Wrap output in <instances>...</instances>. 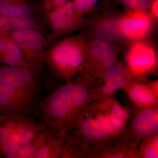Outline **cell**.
I'll use <instances>...</instances> for the list:
<instances>
[{"instance_id":"1","label":"cell","mask_w":158,"mask_h":158,"mask_svg":"<svg viewBox=\"0 0 158 158\" xmlns=\"http://www.w3.org/2000/svg\"><path fill=\"white\" fill-rule=\"evenodd\" d=\"M128 122L124 108L114 96L94 100L79 115L64 138L79 158H94L121 137Z\"/></svg>"},{"instance_id":"2","label":"cell","mask_w":158,"mask_h":158,"mask_svg":"<svg viewBox=\"0 0 158 158\" xmlns=\"http://www.w3.org/2000/svg\"><path fill=\"white\" fill-rule=\"evenodd\" d=\"M85 71L53 91L40 104V124L48 131L62 137L73 127L85 108L95 100L101 84Z\"/></svg>"},{"instance_id":"3","label":"cell","mask_w":158,"mask_h":158,"mask_svg":"<svg viewBox=\"0 0 158 158\" xmlns=\"http://www.w3.org/2000/svg\"><path fill=\"white\" fill-rule=\"evenodd\" d=\"M124 12L114 0H103L85 18L81 35L86 40L96 39L122 44L127 41L123 28Z\"/></svg>"},{"instance_id":"4","label":"cell","mask_w":158,"mask_h":158,"mask_svg":"<svg viewBox=\"0 0 158 158\" xmlns=\"http://www.w3.org/2000/svg\"><path fill=\"white\" fill-rule=\"evenodd\" d=\"M87 40L81 34L59 40L47 54L46 60L59 78L71 81L84 69Z\"/></svg>"},{"instance_id":"5","label":"cell","mask_w":158,"mask_h":158,"mask_svg":"<svg viewBox=\"0 0 158 158\" xmlns=\"http://www.w3.org/2000/svg\"><path fill=\"white\" fill-rule=\"evenodd\" d=\"M122 50L121 44L96 39L87 40L84 71L94 78H101L118 62Z\"/></svg>"},{"instance_id":"6","label":"cell","mask_w":158,"mask_h":158,"mask_svg":"<svg viewBox=\"0 0 158 158\" xmlns=\"http://www.w3.org/2000/svg\"><path fill=\"white\" fill-rule=\"evenodd\" d=\"M133 107L122 137L131 145L138 148L142 140L158 134V105L143 109Z\"/></svg>"},{"instance_id":"7","label":"cell","mask_w":158,"mask_h":158,"mask_svg":"<svg viewBox=\"0 0 158 158\" xmlns=\"http://www.w3.org/2000/svg\"><path fill=\"white\" fill-rule=\"evenodd\" d=\"M124 56L123 64L134 73L147 78L158 68L156 50L145 40L131 42Z\"/></svg>"},{"instance_id":"8","label":"cell","mask_w":158,"mask_h":158,"mask_svg":"<svg viewBox=\"0 0 158 158\" xmlns=\"http://www.w3.org/2000/svg\"><path fill=\"white\" fill-rule=\"evenodd\" d=\"M35 99L14 87L0 82V112L9 116H27L32 111Z\"/></svg>"},{"instance_id":"9","label":"cell","mask_w":158,"mask_h":158,"mask_svg":"<svg viewBox=\"0 0 158 158\" xmlns=\"http://www.w3.org/2000/svg\"><path fill=\"white\" fill-rule=\"evenodd\" d=\"M155 21L147 10L125 9L123 28L127 41L145 40L152 31Z\"/></svg>"},{"instance_id":"10","label":"cell","mask_w":158,"mask_h":158,"mask_svg":"<svg viewBox=\"0 0 158 158\" xmlns=\"http://www.w3.org/2000/svg\"><path fill=\"white\" fill-rule=\"evenodd\" d=\"M49 19L51 28L57 36L65 35L80 29L85 25V18L78 15L72 1L51 10Z\"/></svg>"},{"instance_id":"11","label":"cell","mask_w":158,"mask_h":158,"mask_svg":"<svg viewBox=\"0 0 158 158\" xmlns=\"http://www.w3.org/2000/svg\"><path fill=\"white\" fill-rule=\"evenodd\" d=\"M0 82L10 85L34 99L39 90L34 74L27 67L9 65L1 67Z\"/></svg>"},{"instance_id":"12","label":"cell","mask_w":158,"mask_h":158,"mask_svg":"<svg viewBox=\"0 0 158 158\" xmlns=\"http://www.w3.org/2000/svg\"><path fill=\"white\" fill-rule=\"evenodd\" d=\"M3 125L20 145L31 142L44 129L42 126L26 116H9Z\"/></svg>"},{"instance_id":"13","label":"cell","mask_w":158,"mask_h":158,"mask_svg":"<svg viewBox=\"0 0 158 158\" xmlns=\"http://www.w3.org/2000/svg\"><path fill=\"white\" fill-rule=\"evenodd\" d=\"M123 90L134 107L143 109L158 105V95L152 90L146 81L131 82Z\"/></svg>"},{"instance_id":"14","label":"cell","mask_w":158,"mask_h":158,"mask_svg":"<svg viewBox=\"0 0 158 158\" xmlns=\"http://www.w3.org/2000/svg\"><path fill=\"white\" fill-rule=\"evenodd\" d=\"M10 37L30 59H32L33 54L39 52L45 45V39L42 34L34 28L12 31Z\"/></svg>"},{"instance_id":"15","label":"cell","mask_w":158,"mask_h":158,"mask_svg":"<svg viewBox=\"0 0 158 158\" xmlns=\"http://www.w3.org/2000/svg\"><path fill=\"white\" fill-rule=\"evenodd\" d=\"M94 158H141L138 148L129 144L122 137L97 153Z\"/></svg>"},{"instance_id":"16","label":"cell","mask_w":158,"mask_h":158,"mask_svg":"<svg viewBox=\"0 0 158 158\" xmlns=\"http://www.w3.org/2000/svg\"><path fill=\"white\" fill-rule=\"evenodd\" d=\"M0 52L6 65L30 67V63L25 59L22 50L11 37L0 39Z\"/></svg>"},{"instance_id":"17","label":"cell","mask_w":158,"mask_h":158,"mask_svg":"<svg viewBox=\"0 0 158 158\" xmlns=\"http://www.w3.org/2000/svg\"><path fill=\"white\" fill-rule=\"evenodd\" d=\"M44 140L34 158H61L62 150V138L46 131Z\"/></svg>"},{"instance_id":"18","label":"cell","mask_w":158,"mask_h":158,"mask_svg":"<svg viewBox=\"0 0 158 158\" xmlns=\"http://www.w3.org/2000/svg\"><path fill=\"white\" fill-rule=\"evenodd\" d=\"M31 12L26 0H0V15L17 17L30 15Z\"/></svg>"},{"instance_id":"19","label":"cell","mask_w":158,"mask_h":158,"mask_svg":"<svg viewBox=\"0 0 158 158\" xmlns=\"http://www.w3.org/2000/svg\"><path fill=\"white\" fill-rule=\"evenodd\" d=\"M35 21L30 15L9 17L0 15V28L12 31L34 28Z\"/></svg>"},{"instance_id":"20","label":"cell","mask_w":158,"mask_h":158,"mask_svg":"<svg viewBox=\"0 0 158 158\" xmlns=\"http://www.w3.org/2000/svg\"><path fill=\"white\" fill-rule=\"evenodd\" d=\"M46 130L44 129L32 141L24 145H20L17 149L6 156L9 158H34L36 153L45 138Z\"/></svg>"},{"instance_id":"21","label":"cell","mask_w":158,"mask_h":158,"mask_svg":"<svg viewBox=\"0 0 158 158\" xmlns=\"http://www.w3.org/2000/svg\"><path fill=\"white\" fill-rule=\"evenodd\" d=\"M138 151L141 158H158V134L142 140Z\"/></svg>"},{"instance_id":"22","label":"cell","mask_w":158,"mask_h":158,"mask_svg":"<svg viewBox=\"0 0 158 158\" xmlns=\"http://www.w3.org/2000/svg\"><path fill=\"white\" fill-rule=\"evenodd\" d=\"M20 145L15 140L9 130L2 125L0 126V150L6 156L14 151Z\"/></svg>"},{"instance_id":"23","label":"cell","mask_w":158,"mask_h":158,"mask_svg":"<svg viewBox=\"0 0 158 158\" xmlns=\"http://www.w3.org/2000/svg\"><path fill=\"white\" fill-rule=\"evenodd\" d=\"M118 5L127 9L148 11L154 0H114Z\"/></svg>"},{"instance_id":"24","label":"cell","mask_w":158,"mask_h":158,"mask_svg":"<svg viewBox=\"0 0 158 158\" xmlns=\"http://www.w3.org/2000/svg\"><path fill=\"white\" fill-rule=\"evenodd\" d=\"M72 2L76 12L84 17L96 7L98 0H73Z\"/></svg>"},{"instance_id":"25","label":"cell","mask_w":158,"mask_h":158,"mask_svg":"<svg viewBox=\"0 0 158 158\" xmlns=\"http://www.w3.org/2000/svg\"><path fill=\"white\" fill-rule=\"evenodd\" d=\"M43 5L46 9L48 10L59 7L67 2L69 0H41Z\"/></svg>"},{"instance_id":"26","label":"cell","mask_w":158,"mask_h":158,"mask_svg":"<svg viewBox=\"0 0 158 158\" xmlns=\"http://www.w3.org/2000/svg\"><path fill=\"white\" fill-rule=\"evenodd\" d=\"M149 13L155 21L158 18V0H154L150 7Z\"/></svg>"}]
</instances>
